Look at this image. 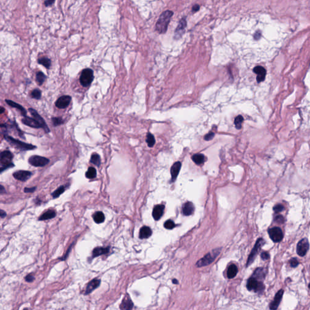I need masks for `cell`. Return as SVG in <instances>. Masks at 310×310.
Returning a JSON list of instances; mask_svg holds the SVG:
<instances>
[{"label":"cell","mask_w":310,"mask_h":310,"mask_svg":"<svg viewBox=\"0 0 310 310\" xmlns=\"http://www.w3.org/2000/svg\"><path fill=\"white\" fill-rule=\"evenodd\" d=\"M173 15V12L171 10L165 11L161 15L156 25V29L159 33H165L166 32Z\"/></svg>","instance_id":"6da1fadb"},{"label":"cell","mask_w":310,"mask_h":310,"mask_svg":"<svg viewBox=\"0 0 310 310\" xmlns=\"http://www.w3.org/2000/svg\"><path fill=\"white\" fill-rule=\"evenodd\" d=\"M4 139L13 147L17 148L21 151H27V150H32L36 148V146L25 143L23 141L16 139L12 138L10 136H9L7 133L4 134Z\"/></svg>","instance_id":"7a4b0ae2"},{"label":"cell","mask_w":310,"mask_h":310,"mask_svg":"<svg viewBox=\"0 0 310 310\" xmlns=\"http://www.w3.org/2000/svg\"><path fill=\"white\" fill-rule=\"evenodd\" d=\"M13 158V154L9 150H5L1 153L0 155V162H1V173H2L4 170H6L9 168H12L14 166V164L12 162V159Z\"/></svg>","instance_id":"3957f363"},{"label":"cell","mask_w":310,"mask_h":310,"mask_svg":"<svg viewBox=\"0 0 310 310\" xmlns=\"http://www.w3.org/2000/svg\"><path fill=\"white\" fill-rule=\"evenodd\" d=\"M220 252V248H217L213 250L211 252L207 254L204 257L199 260L196 263V265L197 267H202L211 263L216 257L219 254Z\"/></svg>","instance_id":"277c9868"},{"label":"cell","mask_w":310,"mask_h":310,"mask_svg":"<svg viewBox=\"0 0 310 310\" xmlns=\"http://www.w3.org/2000/svg\"><path fill=\"white\" fill-rule=\"evenodd\" d=\"M247 288L249 291H254L256 293H261L265 289L263 282L251 276L247 281Z\"/></svg>","instance_id":"5b68a950"},{"label":"cell","mask_w":310,"mask_h":310,"mask_svg":"<svg viewBox=\"0 0 310 310\" xmlns=\"http://www.w3.org/2000/svg\"><path fill=\"white\" fill-rule=\"evenodd\" d=\"M93 78V71L91 69H85L81 72L79 81L83 87H87L92 84Z\"/></svg>","instance_id":"8992f818"},{"label":"cell","mask_w":310,"mask_h":310,"mask_svg":"<svg viewBox=\"0 0 310 310\" xmlns=\"http://www.w3.org/2000/svg\"><path fill=\"white\" fill-rule=\"evenodd\" d=\"M264 243H265V241L262 238H259L256 241V244L248 257V260L247 262V267H248L249 265H250L253 262L259 251L260 250V248L264 245Z\"/></svg>","instance_id":"52a82bcc"},{"label":"cell","mask_w":310,"mask_h":310,"mask_svg":"<svg viewBox=\"0 0 310 310\" xmlns=\"http://www.w3.org/2000/svg\"><path fill=\"white\" fill-rule=\"evenodd\" d=\"M29 163L34 167H44L49 163V159L46 157L34 155L29 158Z\"/></svg>","instance_id":"ba28073f"},{"label":"cell","mask_w":310,"mask_h":310,"mask_svg":"<svg viewBox=\"0 0 310 310\" xmlns=\"http://www.w3.org/2000/svg\"><path fill=\"white\" fill-rule=\"evenodd\" d=\"M268 234L271 240L274 242H280L283 237L282 231L279 227H273L270 228L268 230Z\"/></svg>","instance_id":"9c48e42d"},{"label":"cell","mask_w":310,"mask_h":310,"mask_svg":"<svg viewBox=\"0 0 310 310\" xmlns=\"http://www.w3.org/2000/svg\"><path fill=\"white\" fill-rule=\"evenodd\" d=\"M309 247V245L308 239L305 238L303 239L299 242L297 245V253L300 256L303 257L306 254Z\"/></svg>","instance_id":"30bf717a"},{"label":"cell","mask_w":310,"mask_h":310,"mask_svg":"<svg viewBox=\"0 0 310 310\" xmlns=\"http://www.w3.org/2000/svg\"><path fill=\"white\" fill-rule=\"evenodd\" d=\"M29 112H30L31 115L33 116V118L36 119L41 124V125L42 127V129L44 130V131L46 133H48L50 132V129L48 127L46 122H45V121H44V119L38 113L36 110H35V109H33L32 108H29Z\"/></svg>","instance_id":"8fae6325"},{"label":"cell","mask_w":310,"mask_h":310,"mask_svg":"<svg viewBox=\"0 0 310 310\" xmlns=\"http://www.w3.org/2000/svg\"><path fill=\"white\" fill-rule=\"evenodd\" d=\"M32 175V173L29 171L18 170L13 173V176L16 180L25 182L27 181Z\"/></svg>","instance_id":"7c38bea8"},{"label":"cell","mask_w":310,"mask_h":310,"mask_svg":"<svg viewBox=\"0 0 310 310\" xmlns=\"http://www.w3.org/2000/svg\"><path fill=\"white\" fill-rule=\"evenodd\" d=\"M72 101V97L69 95H64L59 97L55 102V105L58 108L63 109L67 108Z\"/></svg>","instance_id":"4fadbf2b"},{"label":"cell","mask_w":310,"mask_h":310,"mask_svg":"<svg viewBox=\"0 0 310 310\" xmlns=\"http://www.w3.org/2000/svg\"><path fill=\"white\" fill-rule=\"evenodd\" d=\"M21 121L24 125H26L30 127L34 128H42L41 124L34 118L26 116L21 119Z\"/></svg>","instance_id":"5bb4252c"},{"label":"cell","mask_w":310,"mask_h":310,"mask_svg":"<svg viewBox=\"0 0 310 310\" xmlns=\"http://www.w3.org/2000/svg\"><path fill=\"white\" fill-rule=\"evenodd\" d=\"M283 294V290H280L276 294L274 299L273 302L270 304V309L271 310H276L281 302L282 296Z\"/></svg>","instance_id":"9a60e30c"},{"label":"cell","mask_w":310,"mask_h":310,"mask_svg":"<svg viewBox=\"0 0 310 310\" xmlns=\"http://www.w3.org/2000/svg\"><path fill=\"white\" fill-rule=\"evenodd\" d=\"M101 283V280L98 279H94L92 280L89 283L87 284V286L86 287V290L85 291V294L87 295L90 294L93 290H95L96 288L99 286Z\"/></svg>","instance_id":"2e32d148"},{"label":"cell","mask_w":310,"mask_h":310,"mask_svg":"<svg viewBox=\"0 0 310 310\" xmlns=\"http://www.w3.org/2000/svg\"><path fill=\"white\" fill-rule=\"evenodd\" d=\"M133 307V303L131 301L129 296H125L119 306V308L121 310H131Z\"/></svg>","instance_id":"e0dca14e"},{"label":"cell","mask_w":310,"mask_h":310,"mask_svg":"<svg viewBox=\"0 0 310 310\" xmlns=\"http://www.w3.org/2000/svg\"><path fill=\"white\" fill-rule=\"evenodd\" d=\"M253 72L257 75V81L258 82L263 81L266 76V70L262 66H256L253 69Z\"/></svg>","instance_id":"ac0fdd59"},{"label":"cell","mask_w":310,"mask_h":310,"mask_svg":"<svg viewBox=\"0 0 310 310\" xmlns=\"http://www.w3.org/2000/svg\"><path fill=\"white\" fill-rule=\"evenodd\" d=\"M164 208L165 207L163 205H158L154 207L152 215L154 220H158L160 219V218L163 215Z\"/></svg>","instance_id":"d6986e66"},{"label":"cell","mask_w":310,"mask_h":310,"mask_svg":"<svg viewBox=\"0 0 310 310\" xmlns=\"http://www.w3.org/2000/svg\"><path fill=\"white\" fill-rule=\"evenodd\" d=\"M181 167V163L180 162H175L171 168V181L174 182L177 178L179 171Z\"/></svg>","instance_id":"ffe728a7"},{"label":"cell","mask_w":310,"mask_h":310,"mask_svg":"<svg viewBox=\"0 0 310 310\" xmlns=\"http://www.w3.org/2000/svg\"><path fill=\"white\" fill-rule=\"evenodd\" d=\"M6 102L10 106H11L13 108H16L17 110H19V112H21V115H23V117L27 116V112H26V110L20 104L12 101V100H10V99H6L5 100Z\"/></svg>","instance_id":"44dd1931"},{"label":"cell","mask_w":310,"mask_h":310,"mask_svg":"<svg viewBox=\"0 0 310 310\" xmlns=\"http://www.w3.org/2000/svg\"><path fill=\"white\" fill-rule=\"evenodd\" d=\"M187 26V22L185 19H182L178 24V26L177 27L176 30H175V38H178L181 36V35L183 33V32L184 31V29L185 27Z\"/></svg>","instance_id":"7402d4cb"},{"label":"cell","mask_w":310,"mask_h":310,"mask_svg":"<svg viewBox=\"0 0 310 310\" xmlns=\"http://www.w3.org/2000/svg\"><path fill=\"white\" fill-rule=\"evenodd\" d=\"M110 251V247H98L93 249L92 252V258L93 259L95 257H98L101 255L107 254Z\"/></svg>","instance_id":"603a6c76"},{"label":"cell","mask_w":310,"mask_h":310,"mask_svg":"<svg viewBox=\"0 0 310 310\" xmlns=\"http://www.w3.org/2000/svg\"><path fill=\"white\" fill-rule=\"evenodd\" d=\"M56 215V213L55 211L49 210H47V211H46L45 213H44L39 217L38 220H48V219H51L55 217Z\"/></svg>","instance_id":"cb8c5ba5"},{"label":"cell","mask_w":310,"mask_h":310,"mask_svg":"<svg viewBox=\"0 0 310 310\" xmlns=\"http://www.w3.org/2000/svg\"><path fill=\"white\" fill-rule=\"evenodd\" d=\"M194 209V208L193 204L191 202H186L183 205V207H182L183 214L185 216H190L193 213Z\"/></svg>","instance_id":"d4e9b609"},{"label":"cell","mask_w":310,"mask_h":310,"mask_svg":"<svg viewBox=\"0 0 310 310\" xmlns=\"http://www.w3.org/2000/svg\"><path fill=\"white\" fill-rule=\"evenodd\" d=\"M151 230L149 227L146 226L142 227L139 231V237L140 239L148 238L151 235Z\"/></svg>","instance_id":"484cf974"},{"label":"cell","mask_w":310,"mask_h":310,"mask_svg":"<svg viewBox=\"0 0 310 310\" xmlns=\"http://www.w3.org/2000/svg\"><path fill=\"white\" fill-rule=\"evenodd\" d=\"M265 274H266V272H265V270L263 268H258L255 270L252 276L255 277L257 280L262 282V280L265 278Z\"/></svg>","instance_id":"4316f807"},{"label":"cell","mask_w":310,"mask_h":310,"mask_svg":"<svg viewBox=\"0 0 310 310\" xmlns=\"http://www.w3.org/2000/svg\"><path fill=\"white\" fill-rule=\"evenodd\" d=\"M238 269L236 267V265L234 264H231L230 265V267L228 268L227 270V277L229 279H233L234 278L237 274Z\"/></svg>","instance_id":"83f0119b"},{"label":"cell","mask_w":310,"mask_h":310,"mask_svg":"<svg viewBox=\"0 0 310 310\" xmlns=\"http://www.w3.org/2000/svg\"><path fill=\"white\" fill-rule=\"evenodd\" d=\"M93 219L96 224H101L104 222L105 216L102 211H97L93 214Z\"/></svg>","instance_id":"f1b7e54d"},{"label":"cell","mask_w":310,"mask_h":310,"mask_svg":"<svg viewBox=\"0 0 310 310\" xmlns=\"http://www.w3.org/2000/svg\"><path fill=\"white\" fill-rule=\"evenodd\" d=\"M192 160L197 165H201L205 161V157L202 154H196L192 156Z\"/></svg>","instance_id":"f546056e"},{"label":"cell","mask_w":310,"mask_h":310,"mask_svg":"<svg viewBox=\"0 0 310 310\" xmlns=\"http://www.w3.org/2000/svg\"><path fill=\"white\" fill-rule=\"evenodd\" d=\"M38 62L39 64L44 66V67H45L46 69H50L51 64H52L51 60L47 57H43V58L38 59Z\"/></svg>","instance_id":"4dcf8cb0"},{"label":"cell","mask_w":310,"mask_h":310,"mask_svg":"<svg viewBox=\"0 0 310 310\" xmlns=\"http://www.w3.org/2000/svg\"><path fill=\"white\" fill-rule=\"evenodd\" d=\"M46 78V75H44L42 72H37L36 75V81L38 85H42L44 82L45 81Z\"/></svg>","instance_id":"1f68e13d"},{"label":"cell","mask_w":310,"mask_h":310,"mask_svg":"<svg viewBox=\"0 0 310 310\" xmlns=\"http://www.w3.org/2000/svg\"><path fill=\"white\" fill-rule=\"evenodd\" d=\"M96 176V170L94 167H89L85 173V177L88 179H93Z\"/></svg>","instance_id":"d6a6232c"},{"label":"cell","mask_w":310,"mask_h":310,"mask_svg":"<svg viewBox=\"0 0 310 310\" xmlns=\"http://www.w3.org/2000/svg\"><path fill=\"white\" fill-rule=\"evenodd\" d=\"M66 188H67V187H66L65 185H61L59 188H58L56 190H55L52 193V196L53 198L56 199V198L58 197L61 194H62L65 191Z\"/></svg>","instance_id":"836d02e7"},{"label":"cell","mask_w":310,"mask_h":310,"mask_svg":"<svg viewBox=\"0 0 310 310\" xmlns=\"http://www.w3.org/2000/svg\"><path fill=\"white\" fill-rule=\"evenodd\" d=\"M90 162L93 164L94 165H96L97 167H99L101 164V158L100 156L97 153H94L91 156L90 158Z\"/></svg>","instance_id":"e575fe53"},{"label":"cell","mask_w":310,"mask_h":310,"mask_svg":"<svg viewBox=\"0 0 310 310\" xmlns=\"http://www.w3.org/2000/svg\"><path fill=\"white\" fill-rule=\"evenodd\" d=\"M147 143L149 147H152L154 146L155 144V139L153 135L151 133H148L147 136V139H146Z\"/></svg>","instance_id":"d590c367"},{"label":"cell","mask_w":310,"mask_h":310,"mask_svg":"<svg viewBox=\"0 0 310 310\" xmlns=\"http://www.w3.org/2000/svg\"><path fill=\"white\" fill-rule=\"evenodd\" d=\"M243 121V118L241 115L237 116L234 119V125L237 129H240L242 127V124Z\"/></svg>","instance_id":"8d00e7d4"},{"label":"cell","mask_w":310,"mask_h":310,"mask_svg":"<svg viewBox=\"0 0 310 310\" xmlns=\"http://www.w3.org/2000/svg\"><path fill=\"white\" fill-rule=\"evenodd\" d=\"M41 91L38 88L34 89L31 92V96L32 98H34L35 99H39L41 97Z\"/></svg>","instance_id":"74e56055"},{"label":"cell","mask_w":310,"mask_h":310,"mask_svg":"<svg viewBox=\"0 0 310 310\" xmlns=\"http://www.w3.org/2000/svg\"><path fill=\"white\" fill-rule=\"evenodd\" d=\"M52 122L55 127L60 125L64 123V120L61 117H53L52 118Z\"/></svg>","instance_id":"f35d334b"},{"label":"cell","mask_w":310,"mask_h":310,"mask_svg":"<svg viewBox=\"0 0 310 310\" xmlns=\"http://www.w3.org/2000/svg\"><path fill=\"white\" fill-rule=\"evenodd\" d=\"M175 226H176L175 224L174 223L173 221L171 220H167L166 222H165V224H164V227L165 228H167V229H168V230L173 229Z\"/></svg>","instance_id":"ab89813d"},{"label":"cell","mask_w":310,"mask_h":310,"mask_svg":"<svg viewBox=\"0 0 310 310\" xmlns=\"http://www.w3.org/2000/svg\"><path fill=\"white\" fill-rule=\"evenodd\" d=\"M273 210L276 213H279V212H280L282 211H283L284 210V207L282 205V204H277L276 205L274 208H273Z\"/></svg>","instance_id":"60d3db41"},{"label":"cell","mask_w":310,"mask_h":310,"mask_svg":"<svg viewBox=\"0 0 310 310\" xmlns=\"http://www.w3.org/2000/svg\"><path fill=\"white\" fill-rule=\"evenodd\" d=\"M290 263L291 266L292 267H293V268L296 267L297 265H299V262H298V260H297V259L296 258H292L290 260Z\"/></svg>","instance_id":"b9f144b4"},{"label":"cell","mask_w":310,"mask_h":310,"mask_svg":"<svg viewBox=\"0 0 310 310\" xmlns=\"http://www.w3.org/2000/svg\"><path fill=\"white\" fill-rule=\"evenodd\" d=\"M214 136V133L213 132H210L209 133H208L207 135H206L205 136H204V139L205 141H210V140H211Z\"/></svg>","instance_id":"7bdbcfd3"},{"label":"cell","mask_w":310,"mask_h":310,"mask_svg":"<svg viewBox=\"0 0 310 310\" xmlns=\"http://www.w3.org/2000/svg\"><path fill=\"white\" fill-rule=\"evenodd\" d=\"M260 256L263 260H267V259H270V254L268 252H266V251L262 252Z\"/></svg>","instance_id":"ee69618b"},{"label":"cell","mask_w":310,"mask_h":310,"mask_svg":"<svg viewBox=\"0 0 310 310\" xmlns=\"http://www.w3.org/2000/svg\"><path fill=\"white\" fill-rule=\"evenodd\" d=\"M275 220L279 224H282L284 222V218L281 215H278L276 217Z\"/></svg>","instance_id":"f6af8a7d"},{"label":"cell","mask_w":310,"mask_h":310,"mask_svg":"<svg viewBox=\"0 0 310 310\" xmlns=\"http://www.w3.org/2000/svg\"><path fill=\"white\" fill-rule=\"evenodd\" d=\"M34 279H35V277H34V276H33L32 274H28V275L25 277V280H26V282H32L33 281Z\"/></svg>","instance_id":"bcb514c9"},{"label":"cell","mask_w":310,"mask_h":310,"mask_svg":"<svg viewBox=\"0 0 310 310\" xmlns=\"http://www.w3.org/2000/svg\"><path fill=\"white\" fill-rule=\"evenodd\" d=\"M44 3L46 7H49L52 6L55 3V1H53V0H46Z\"/></svg>","instance_id":"7dc6e473"},{"label":"cell","mask_w":310,"mask_h":310,"mask_svg":"<svg viewBox=\"0 0 310 310\" xmlns=\"http://www.w3.org/2000/svg\"><path fill=\"white\" fill-rule=\"evenodd\" d=\"M36 188L35 187H30V188H27V187H26V188H25L24 189V193H33V192H34V191H35Z\"/></svg>","instance_id":"c3c4849f"},{"label":"cell","mask_w":310,"mask_h":310,"mask_svg":"<svg viewBox=\"0 0 310 310\" xmlns=\"http://www.w3.org/2000/svg\"><path fill=\"white\" fill-rule=\"evenodd\" d=\"M6 215H7V214L4 210H0V216H1V218L5 217L6 216Z\"/></svg>","instance_id":"681fc988"},{"label":"cell","mask_w":310,"mask_h":310,"mask_svg":"<svg viewBox=\"0 0 310 310\" xmlns=\"http://www.w3.org/2000/svg\"><path fill=\"white\" fill-rule=\"evenodd\" d=\"M199 9H200V6H199V5H197V4H196V5H194L193 7L192 10H193V12H197V11H198L199 10Z\"/></svg>","instance_id":"f907efd6"},{"label":"cell","mask_w":310,"mask_h":310,"mask_svg":"<svg viewBox=\"0 0 310 310\" xmlns=\"http://www.w3.org/2000/svg\"><path fill=\"white\" fill-rule=\"evenodd\" d=\"M5 192H6V190H5V188H4V187L1 185H0V193H1V194H3Z\"/></svg>","instance_id":"816d5d0a"},{"label":"cell","mask_w":310,"mask_h":310,"mask_svg":"<svg viewBox=\"0 0 310 310\" xmlns=\"http://www.w3.org/2000/svg\"><path fill=\"white\" fill-rule=\"evenodd\" d=\"M0 112H1V113H3L4 112H5V108H3V107H1V110H0Z\"/></svg>","instance_id":"f5cc1de1"},{"label":"cell","mask_w":310,"mask_h":310,"mask_svg":"<svg viewBox=\"0 0 310 310\" xmlns=\"http://www.w3.org/2000/svg\"><path fill=\"white\" fill-rule=\"evenodd\" d=\"M172 282H173V283H174V284L178 283V280H176V279H173V280H172Z\"/></svg>","instance_id":"db71d44e"},{"label":"cell","mask_w":310,"mask_h":310,"mask_svg":"<svg viewBox=\"0 0 310 310\" xmlns=\"http://www.w3.org/2000/svg\"><path fill=\"white\" fill-rule=\"evenodd\" d=\"M24 310H28V309L27 308H25V309H24Z\"/></svg>","instance_id":"11a10c76"},{"label":"cell","mask_w":310,"mask_h":310,"mask_svg":"<svg viewBox=\"0 0 310 310\" xmlns=\"http://www.w3.org/2000/svg\"><path fill=\"white\" fill-rule=\"evenodd\" d=\"M309 288H310V283L309 284Z\"/></svg>","instance_id":"9f6ffc18"}]
</instances>
